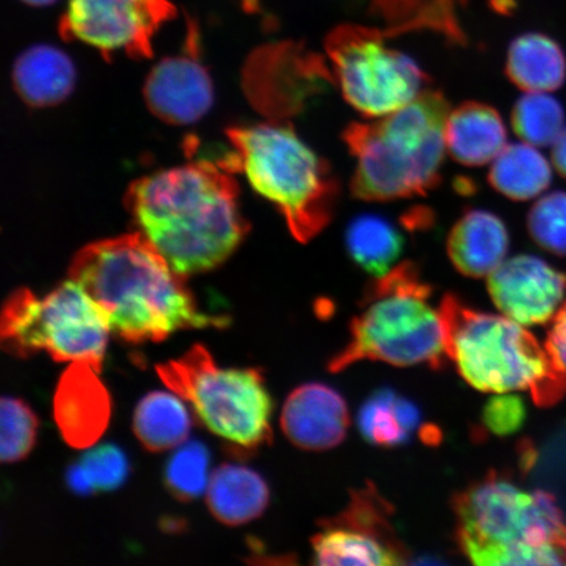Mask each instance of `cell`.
I'll list each match as a JSON object with an SVG mask.
<instances>
[{"label": "cell", "mask_w": 566, "mask_h": 566, "mask_svg": "<svg viewBox=\"0 0 566 566\" xmlns=\"http://www.w3.org/2000/svg\"><path fill=\"white\" fill-rule=\"evenodd\" d=\"M111 328L96 303L74 280L63 282L44 298L19 289L7 300L0 342L13 357L46 352L56 363H87L102 371Z\"/></svg>", "instance_id": "9"}, {"label": "cell", "mask_w": 566, "mask_h": 566, "mask_svg": "<svg viewBox=\"0 0 566 566\" xmlns=\"http://www.w3.org/2000/svg\"><path fill=\"white\" fill-rule=\"evenodd\" d=\"M546 346L558 366L566 374V301L560 310L557 311L555 317L552 318V327L548 332Z\"/></svg>", "instance_id": "33"}, {"label": "cell", "mask_w": 566, "mask_h": 566, "mask_svg": "<svg viewBox=\"0 0 566 566\" xmlns=\"http://www.w3.org/2000/svg\"><path fill=\"white\" fill-rule=\"evenodd\" d=\"M163 384L189 401L205 427L238 448L254 451L272 441L273 400L258 369H219L197 344L157 366Z\"/></svg>", "instance_id": "8"}, {"label": "cell", "mask_w": 566, "mask_h": 566, "mask_svg": "<svg viewBox=\"0 0 566 566\" xmlns=\"http://www.w3.org/2000/svg\"><path fill=\"white\" fill-rule=\"evenodd\" d=\"M506 145L505 124L491 105L470 102L450 112L446 148L460 165L485 166L497 158Z\"/></svg>", "instance_id": "18"}, {"label": "cell", "mask_w": 566, "mask_h": 566, "mask_svg": "<svg viewBox=\"0 0 566 566\" xmlns=\"http://www.w3.org/2000/svg\"><path fill=\"white\" fill-rule=\"evenodd\" d=\"M357 424L366 442L379 448H399L420 430L421 412L412 400L391 388H380L360 407Z\"/></svg>", "instance_id": "23"}, {"label": "cell", "mask_w": 566, "mask_h": 566, "mask_svg": "<svg viewBox=\"0 0 566 566\" xmlns=\"http://www.w3.org/2000/svg\"><path fill=\"white\" fill-rule=\"evenodd\" d=\"M345 242L354 263L374 279L391 272L405 248L399 229L375 214L354 218L346 229Z\"/></svg>", "instance_id": "26"}, {"label": "cell", "mask_w": 566, "mask_h": 566, "mask_svg": "<svg viewBox=\"0 0 566 566\" xmlns=\"http://www.w3.org/2000/svg\"><path fill=\"white\" fill-rule=\"evenodd\" d=\"M512 125L516 136L526 144L547 147L565 130V113L547 92H527L514 105Z\"/></svg>", "instance_id": "27"}, {"label": "cell", "mask_w": 566, "mask_h": 566, "mask_svg": "<svg viewBox=\"0 0 566 566\" xmlns=\"http://www.w3.org/2000/svg\"><path fill=\"white\" fill-rule=\"evenodd\" d=\"M484 428L492 434L506 437L516 433L525 423L526 406L513 392L495 394L483 408Z\"/></svg>", "instance_id": "32"}, {"label": "cell", "mask_w": 566, "mask_h": 566, "mask_svg": "<svg viewBox=\"0 0 566 566\" xmlns=\"http://www.w3.org/2000/svg\"><path fill=\"white\" fill-rule=\"evenodd\" d=\"M287 440L306 451H327L343 443L350 428V413L343 395L328 385L296 387L281 415Z\"/></svg>", "instance_id": "15"}, {"label": "cell", "mask_w": 566, "mask_h": 566, "mask_svg": "<svg viewBox=\"0 0 566 566\" xmlns=\"http://www.w3.org/2000/svg\"><path fill=\"white\" fill-rule=\"evenodd\" d=\"M509 232L491 211L470 210L459 219L448 239V253L460 274L488 277L506 260Z\"/></svg>", "instance_id": "17"}, {"label": "cell", "mask_w": 566, "mask_h": 566, "mask_svg": "<svg viewBox=\"0 0 566 566\" xmlns=\"http://www.w3.org/2000/svg\"><path fill=\"white\" fill-rule=\"evenodd\" d=\"M21 2L31 4V6H35V7H42V6L53 4L56 2V0H21Z\"/></svg>", "instance_id": "36"}, {"label": "cell", "mask_w": 566, "mask_h": 566, "mask_svg": "<svg viewBox=\"0 0 566 566\" xmlns=\"http://www.w3.org/2000/svg\"><path fill=\"white\" fill-rule=\"evenodd\" d=\"M457 542L479 566L566 565V521L548 492L490 473L452 499Z\"/></svg>", "instance_id": "4"}, {"label": "cell", "mask_w": 566, "mask_h": 566, "mask_svg": "<svg viewBox=\"0 0 566 566\" xmlns=\"http://www.w3.org/2000/svg\"><path fill=\"white\" fill-rule=\"evenodd\" d=\"M228 161L198 160L144 177L127 190L137 232L184 277L211 271L248 232Z\"/></svg>", "instance_id": "1"}, {"label": "cell", "mask_w": 566, "mask_h": 566, "mask_svg": "<svg viewBox=\"0 0 566 566\" xmlns=\"http://www.w3.org/2000/svg\"><path fill=\"white\" fill-rule=\"evenodd\" d=\"M527 229L542 250L566 256V193L543 196L528 212Z\"/></svg>", "instance_id": "30"}, {"label": "cell", "mask_w": 566, "mask_h": 566, "mask_svg": "<svg viewBox=\"0 0 566 566\" xmlns=\"http://www.w3.org/2000/svg\"><path fill=\"white\" fill-rule=\"evenodd\" d=\"M76 71L70 56L51 45H34L13 66V86L23 101L45 108L66 101L75 86Z\"/></svg>", "instance_id": "19"}, {"label": "cell", "mask_w": 566, "mask_h": 566, "mask_svg": "<svg viewBox=\"0 0 566 566\" xmlns=\"http://www.w3.org/2000/svg\"><path fill=\"white\" fill-rule=\"evenodd\" d=\"M440 310L446 353L471 387L492 394L527 391L544 408L565 398L566 374L522 324L467 306L452 294L443 296Z\"/></svg>", "instance_id": "5"}, {"label": "cell", "mask_w": 566, "mask_h": 566, "mask_svg": "<svg viewBox=\"0 0 566 566\" xmlns=\"http://www.w3.org/2000/svg\"><path fill=\"white\" fill-rule=\"evenodd\" d=\"M176 395V394H175ZM172 394L145 396L134 413V434L151 452L172 450L188 440L192 420L182 401Z\"/></svg>", "instance_id": "25"}, {"label": "cell", "mask_w": 566, "mask_h": 566, "mask_svg": "<svg viewBox=\"0 0 566 566\" xmlns=\"http://www.w3.org/2000/svg\"><path fill=\"white\" fill-rule=\"evenodd\" d=\"M506 75L525 92H552L566 80V56L555 40L543 33L516 38L507 51Z\"/></svg>", "instance_id": "21"}, {"label": "cell", "mask_w": 566, "mask_h": 566, "mask_svg": "<svg viewBox=\"0 0 566 566\" xmlns=\"http://www.w3.org/2000/svg\"><path fill=\"white\" fill-rule=\"evenodd\" d=\"M450 105L438 91L424 90L402 108L374 123L346 127L344 140L357 160L352 195L387 202L423 196L437 187L444 159Z\"/></svg>", "instance_id": "3"}, {"label": "cell", "mask_w": 566, "mask_h": 566, "mask_svg": "<svg viewBox=\"0 0 566 566\" xmlns=\"http://www.w3.org/2000/svg\"><path fill=\"white\" fill-rule=\"evenodd\" d=\"M228 136L235 155L226 161L280 210L298 242H310L327 228L336 209L338 182L327 161L292 126L233 127Z\"/></svg>", "instance_id": "7"}, {"label": "cell", "mask_w": 566, "mask_h": 566, "mask_svg": "<svg viewBox=\"0 0 566 566\" xmlns=\"http://www.w3.org/2000/svg\"><path fill=\"white\" fill-rule=\"evenodd\" d=\"M388 502L371 485L352 494L348 506L324 520L313 537L316 565L389 566L408 563L391 523Z\"/></svg>", "instance_id": "11"}, {"label": "cell", "mask_w": 566, "mask_h": 566, "mask_svg": "<svg viewBox=\"0 0 566 566\" xmlns=\"http://www.w3.org/2000/svg\"><path fill=\"white\" fill-rule=\"evenodd\" d=\"M491 186L513 201H530L539 197L551 186L549 161L533 145H506L492 161Z\"/></svg>", "instance_id": "24"}, {"label": "cell", "mask_w": 566, "mask_h": 566, "mask_svg": "<svg viewBox=\"0 0 566 566\" xmlns=\"http://www.w3.org/2000/svg\"><path fill=\"white\" fill-rule=\"evenodd\" d=\"M196 42L195 31H190L187 51L163 60L147 76L148 109L165 123L195 124L207 115L214 98L208 71L198 60Z\"/></svg>", "instance_id": "14"}, {"label": "cell", "mask_w": 566, "mask_h": 566, "mask_svg": "<svg viewBox=\"0 0 566 566\" xmlns=\"http://www.w3.org/2000/svg\"><path fill=\"white\" fill-rule=\"evenodd\" d=\"M386 38L373 28L345 24L325 40L345 101L369 117L387 116L413 102L429 81L412 59L389 48Z\"/></svg>", "instance_id": "10"}, {"label": "cell", "mask_w": 566, "mask_h": 566, "mask_svg": "<svg viewBox=\"0 0 566 566\" xmlns=\"http://www.w3.org/2000/svg\"><path fill=\"white\" fill-rule=\"evenodd\" d=\"M95 492H112L125 483L129 462L115 444H103L84 454L80 462Z\"/></svg>", "instance_id": "31"}, {"label": "cell", "mask_w": 566, "mask_h": 566, "mask_svg": "<svg viewBox=\"0 0 566 566\" xmlns=\"http://www.w3.org/2000/svg\"><path fill=\"white\" fill-rule=\"evenodd\" d=\"M552 165L566 179V127L562 136L552 145Z\"/></svg>", "instance_id": "35"}, {"label": "cell", "mask_w": 566, "mask_h": 566, "mask_svg": "<svg viewBox=\"0 0 566 566\" xmlns=\"http://www.w3.org/2000/svg\"><path fill=\"white\" fill-rule=\"evenodd\" d=\"M69 277L101 308L111 332L127 343H160L177 331L229 324V318L202 313L187 277L137 231L84 247Z\"/></svg>", "instance_id": "2"}, {"label": "cell", "mask_w": 566, "mask_h": 566, "mask_svg": "<svg viewBox=\"0 0 566 566\" xmlns=\"http://www.w3.org/2000/svg\"><path fill=\"white\" fill-rule=\"evenodd\" d=\"M209 464V451L202 443H182L166 465L165 481L168 492L184 502L200 497L208 490Z\"/></svg>", "instance_id": "28"}, {"label": "cell", "mask_w": 566, "mask_h": 566, "mask_svg": "<svg viewBox=\"0 0 566 566\" xmlns=\"http://www.w3.org/2000/svg\"><path fill=\"white\" fill-rule=\"evenodd\" d=\"M67 485L70 486V490L76 494L86 495L95 493L87 472L83 469L81 463L70 467V470L67 471Z\"/></svg>", "instance_id": "34"}, {"label": "cell", "mask_w": 566, "mask_h": 566, "mask_svg": "<svg viewBox=\"0 0 566 566\" xmlns=\"http://www.w3.org/2000/svg\"><path fill=\"white\" fill-rule=\"evenodd\" d=\"M488 292L502 315L522 325L555 317L566 296V274L541 258L518 254L488 275Z\"/></svg>", "instance_id": "13"}, {"label": "cell", "mask_w": 566, "mask_h": 566, "mask_svg": "<svg viewBox=\"0 0 566 566\" xmlns=\"http://www.w3.org/2000/svg\"><path fill=\"white\" fill-rule=\"evenodd\" d=\"M431 296L433 289L412 263L375 279L350 323L348 344L331 358L328 370L339 373L363 360L442 369L449 357L441 310Z\"/></svg>", "instance_id": "6"}, {"label": "cell", "mask_w": 566, "mask_h": 566, "mask_svg": "<svg viewBox=\"0 0 566 566\" xmlns=\"http://www.w3.org/2000/svg\"><path fill=\"white\" fill-rule=\"evenodd\" d=\"M97 374L87 363H73L56 387L54 420L71 448H91L108 428L111 396Z\"/></svg>", "instance_id": "16"}, {"label": "cell", "mask_w": 566, "mask_h": 566, "mask_svg": "<svg viewBox=\"0 0 566 566\" xmlns=\"http://www.w3.org/2000/svg\"><path fill=\"white\" fill-rule=\"evenodd\" d=\"M271 500L265 480L248 467L223 464L212 472L207 504L226 526H240L263 515Z\"/></svg>", "instance_id": "20"}, {"label": "cell", "mask_w": 566, "mask_h": 566, "mask_svg": "<svg viewBox=\"0 0 566 566\" xmlns=\"http://www.w3.org/2000/svg\"><path fill=\"white\" fill-rule=\"evenodd\" d=\"M465 4L467 0H371L374 11L386 23L388 38L430 31L457 44L465 41L460 27V11Z\"/></svg>", "instance_id": "22"}, {"label": "cell", "mask_w": 566, "mask_h": 566, "mask_svg": "<svg viewBox=\"0 0 566 566\" xmlns=\"http://www.w3.org/2000/svg\"><path fill=\"white\" fill-rule=\"evenodd\" d=\"M2 437L0 459L3 463H17L30 454L38 434V419L23 400L2 399Z\"/></svg>", "instance_id": "29"}, {"label": "cell", "mask_w": 566, "mask_h": 566, "mask_svg": "<svg viewBox=\"0 0 566 566\" xmlns=\"http://www.w3.org/2000/svg\"><path fill=\"white\" fill-rule=\"evenodd\" d=\"M175 13L168 0H70L60 32L105 55L124 52L147 59L154 34Z\"/></svg>", "instance_id": "12"}]
</instances>
